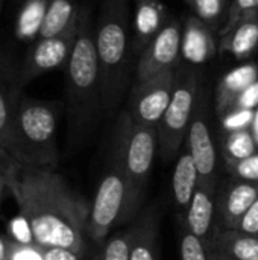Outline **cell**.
Returning a JSON list of instances; mask_svg holds the SVG:
<instances>
[{"mask_svg": "<svg viewBox=\"0 0 258 260\" xmlns=\"http://www.w3.org/2000/svg\"><path fill=\"white\" fill-rule=\"evenodd\" d=\"M65 105L71 143L81 140L102 113L100 69L94 41L91 11L79 14V32L73 52L65 64Z\"/></svg>", "mask_w": 258, "mask_h": 260, "instance_id": "2", "label": "cell"}, {"mask_svg": "<svg viewBox=\"0 0 258 260\" xmlns=\"http://www.w3.org/2000/svg\"><path fill=\"white\" fill-rule=\"evenodd\" d=\"M49 0H21L14 20V37L21 41L32 44L40 38Z\"/></svg>", "mask_w": 258, "mask_h": 260, "instance_id": "19", "label": "cell"}, {"mask_svg": "<svg viewBox=\"0 0 258 260\" xmlns=\"http://www.w3.org/2000/svg\"><path fill=\"white\" fill-rule=\"evenodd\" d=\"M181 260H211V250L199 238L187 232L181 238Z\"/></svg>", "mask_w": 258, "mask_h": 260, "instance_id": "27", "label": "cell"}, {"mask_svg": "<svg viewBox=\"0 0 258 260\" xmlns=\"http://www.w3.org/2000/svg\"><path fill=\"white\" fill-rule=\"evenodd\" d=\"M17 168L18 165L11 158V155L6 151L0 149V201L3 198V193L9 190V183Z\"/></svg>", "mask_w": 258, "mask_h": 260, "instance_id": "32", "label": "cell"}, {"mask_svg": "<svg viewBox=\"0 0 258 260\" xmlns=\"http://www.w3.org/2000/svg\"><path fill=\"white\" fill-rule=\"evenodd\" d=\"M170 15L160 0H135L132 23V52L140 55L167 24Z\"/></svg>", "mask_w": 258, "mask_h": 260, "instance_id": "14", "label": "cell"}, {"mask_svg": "<svg viewBox=\"0 0 258 260\" xmlns=\"http://www.w3.org/2000/svg\"><path fill=\"white\" fill-rule=\"evenodd\" d=\"M78 32L79 17L64 32L53 37L38 38L32 44H29L26 55L20 62V79L23 87H26L29 82L40 78L44 73H49L62 66L65 67L73 52Z\"/></svg>", "mask_w": 258, "mask_h": 260, "instance_id": "8", "label": "cell"}, {"mask_svg": "<svg viewBox=\"0 0 258 260\" xmlns=\"http://www.w3.org/2000/svg\"><path fill=\"white\" fill-rule=\"evenodd\" d=\"M227 0H195L193 11L214 34L220 30V20L225 14Z\"/></svg>", "mask_w": 258, "mask_h": 260, "instance_id": "25", "label": "cell"}, {"mask_svg": "<svg viewBox=\"0 0 258 260\" xmlns=\"http://www.w3.org/2000/svg\"><path fill=\"white\" fill-rule=\"evenodd\" d=\"M186 2H187V3H189L192 8H193V5H195V0H186Z\"/></svg>", "mask_w": 258, "mask_h": 260, "instance_id": "39", "label": "cell"}, {"mask_svg": "<svg viewBox=\"0 0 258 260\" xmlns=\"http://www.w3.org/2000/svg\"><path fill=\"white\" fill-rule=\"evenodd\" d=\"M211 250L233 260H258V236L242 230H225L214 238Z\"/></svg>", "mask_w": 258, "mask_h": 260, "instance_id": "21", "label": "cell"}, {"mask_svg": "<svg viewBox=\"0 0 258 260\" xmlns=\"http://www.w3.org/2000/svg\"><path fill=\"white\" fill-rule=\"evenodd\" d=\"M129 260H158V219L146 213L131 229Z\"/></svg>", "mask_w": 258, "mask_h": 260, "instance_id": "20", "label": "cell"}, {"mask_svg": "<svg viewBox=\"0 0 258 260\" xmlns=\"http://www.w3.org/2000/svg\"><path fill=\"white\" fill-rule=\"evenodd\" d=\"M258 107V81L252 84L245 93L239 98L234 110H254Z\"/></svg>", "mask_w": 258, "mask_h": 260, "instance_id": "35", "label": "cell"}, {"mask_svg": "<svg viewBox=\"0 0 258 260\" xmlns=\"http://www.w3.org/2000/svg\"><path fill=\"white\" fill-rule=\"evenodd\" d=\"M258 81V66L248 62L225 73L216 87V113L219 117L227 116L236 108L239 98Z\"/></svg>", "mask_w": 258, "mask_h": 260, "instance_id": "16", "label": "cell"}, {"mask_svg": "<svg viewBox=\"0 0 258 260\" xmlns=\"http://www.w3.org/2000/svg\"><path fill=\"white\" fill-rule=\"evenodd\" d=\"M141 201L126 177L111 166L102 178L90 206L87 238L96 244H103L111 229L126 222L137 212Z\"/></svg>", "mask_w": 258, "mask_h": 260, "instance_id": "6", "label": "cell"}, {"mask_svg": "<svg viewBox=\"0 0 258 260\" xmlns=\"http://www.w3.org/2000/svg\"><path fill=\"white\" fill-rule=\"evenodd\" d=\"M258 200V183L240 181L231 184L219 201V212L225 230H237L242 218Z\"/></svg>", "mask_w": 258, "mask_h": 260, "instance_id": "17", "label": "cell"}, {"mask_svg": "<svg viewBox=\"0 0 258 260\" xmlns=\"http://www.w3.org/2000/svg\"><path fill=\"white\" fill-rule=\"evenodd\" d=\"M76 2L78 0H49L47 15L40 38L58 35L73 24L81 12V8Z\"/></svg>", "mask_w": 258, "mask_h": 260, "instance_id": "23", "label": "cell"}, {"mask_svg": "<svg viewBox=\"0 0 258 260\" xmlns=\"http://www.w3.org/2000/svg\"><path fill=\"white\" fill-rule=\"evenodd\" d=\"M189 152L196 165L199 178L204 183H216V148L208 122V94L205 87H201L199 99L187 133Z\"/></svg>", "mask_w": 258, "mask_h": 260, "instance_id": "11", "label": "cell"}, {"mask_svg": "<svg viewBox=\"0 0 258 260\" xmlns=\"http://www.w3.org/2000/svg\"><path fill=\"white\" fill-rule=\"evenodd\" d=\"M252 136H254V139H255V142H257L258 145V108L257 111H255L254 122H252Z\"/></svg>", "mask_w": 258, "mask_h": 260, "instance_id": "37", "label": "cell"}, {"mask_svg": "<svg viewBox=\"0 0 258 260\" xmlns=\"http://www.w3.org/2000/svg\"><path fill=\"white\" fill-rule=\"evenodd\" d=\"M251 12H258V0H233L231 6L228 8V14H227V20L224 27L219 30V37L228 34L231 30V27L246 14Z\"/></svg>", "mask_w": 258, "mask_h": 260, "instance_id": "28", "label": "cell"}, {"mask_svg": "<svg viewBox=\"0 0 258 260\" xmlns=\"http://www.w3.org/2000/svg\"><path fill=\"white\" fill-rule=\"evenodd\" d=\"M157 148V126H146L134 122L126 110L119 114L113 131L111 166L126 177L140 198H143L149 181Z\"/></svg>", "mask_w": 258, "mask_h": 260, "instance_id": "5", "label": "cell"}, {"mask_svg": "<svg viewBox=\"0 0 258 260\" xmlns=\"http://www.w3.org/2000/svg\"><path fill=\"white\" fill-rule=\"evenodd\" d=\"M6 260H46L43 248L33 242L23 244L8 239V256Z\"/></svg>", "mask_w": 258, "mask_h": 260, "instance_id": "29", "label": "cell"}, {"mask_svg": "<svg viewBox=\"0 0 258 260\" xmlns=\"http://www.w3.org/2000/svg\"><path fill=\"white\" fill-rule=\"evenodd\" d=\"M202 87L201 75L190 64H181L176 70V81L172 101L157 126L158 146L166 160L176 155L187 139L189 126Z\"/></svg>", "mask_w": 258, "mask_h": 260, "instance_id": "7", "label": "cell"}, {"mask_svg": "<svg viewBox=\"0 0 258 260\" xmlns=\"http://www.w3.org/2000/svg\"><path fill=\"white\" fill-rule=\"evenodd\" d=\"M3 3H5V0H0V15H2V9H3Z\"/></svg>", "mask_w": 258, "mask_h": 260, "instance_id": "40", "label": "cell"}, {"mask_svg": "<svg viewBox=\"0 0 258 260\" xmlns=\"http://www.w3.org/2000/svg\"><path fill=\"white\" fill-rule=\"evenodd\" d=\"M199 181H201L199 172L196 169V165H195L190 152L189 151L182 152L175 165L173 181H172L173 200L178 207L187 210V207L199 186Z\"/></svg>", "mask_w": 258, "mask_h": 260, "instance_id": "22", "label": "cell"}, {"mask_svg": "<svg viewBox=\"0 0 258 260\" xmlns=\"http://www.w3.org/2000/svg\"><path fill=\"white\" fill-rule=\"evenodd\" d=\"M211 260H233V259H230V257L224 256V254H222V253H219V251L211 250Z\"/></svg>", "mask_w": 258, "mask_h": 260, "instance_id": "38", "label": "cell"}, {"mask_svg": "<svg viewBox=\"0 0 258 260\" xmlns=\"http://www.w3.org/2000/svg\"><path fill=\"white\" fill-rule=\"evenodd\" d=\"M181 43L182 24L178 18L170 17L160 34L138 55L134 82H143L167 70H178L182 58Z\"/></svg>", "mask_w": 258, "mask_h": 260, "instance_id": "10", "label": "cell"}, {"mask_svg": "<svg viewBox=\"0 0 258 260\" xmlns=\"http://www.w3.org/2000/svg\"><path fill=\"white\" fill-rule=\"evenodd\" d=\"M129 250L131 230L106 238L97 260H129Z\"/></svg>", "mask_w": 258, "mask_h": 260, "instance_id": "26", "label": "cell"}, {"mask_svg": "<svg viewBox=\"0 0 258 260\" xmlns=\"http://www.w3.org/2000/svg\"><path fill=\"white\" fill-rule=\"evenodd\" d=\"M216 183L199 181V186L187 207L186 222L192 235L199 238L205 245L214 242L213 227H214V213H216V200L214 187Z\"/></svg>", "mask_w": 258, "mask_h": 260, "instance_id": "13", "label": "cell"}, {"mask_svg": "<svg viewBox=\"0 0 258 260\" xmlns=\"http://www.w3.org/2000/svg\"><path fill=\"white\" fill-rule=\"evenodd\" d=\"M176 70H167L143 82H134L128 101V114L134 122L158 126L175 90Z\"/></svg>", "mask_w": 258, "mask_h": 260, "instance_id": "9", "label": "cell"}, {"mask_svg": "<svg viewBox=\"0 0 258 260\" xmlns=\"http://www.w3.org/2000/svg\"><path fill=\"white\" fill-rule=\"evenodd\" d=\"M8 256V239H3L0 236V260H6Z\"/></svg>", "mask_w": 258, "mask_h": 260, "instance_id": "36", "label": "cell"}, {"mask_svg": "<svg viewBox=\"0 0 258 260\" xmlns=\"http://www.w3.org/2000/svg\"><path fill=\"white\" fill-rule=\"evenodd\" d=\"M237 230H242L249 235H257L258 236V200L251 206V209L245 213L242 218Z\"/></svg>", "mask_w": 258, "mask_h": 260, "instance_id": "33", "label": "cell"}, {"mask_svg": "<svg viewBox=\"0 0 258 260\" xmlns=\"http://www.w3.org/2000/svg\"><path fill=\"white\" fill-rule=\"evenodd\" d=\"M216 52L217 46L214 41V32L199 17H187L182 26V59L190 66H199L211 61Z\"/></svg>", "mask_w": 258, "mask_h": 260, "instance_id": "15", "label": "cell"}, {"mask_svg": "<svg viewBox=\"0 0 258 260\" xmlns=\"http://www.w3.org/2000/svg\"><path fill=\"white\" fill-rule=\"evenodd\" d=\"M94 41L100 69L102 113L111 114L119 107L131 76L134 52L128 0L103 2L94 24Z\"/></svg>", "mask_w": 258, "mask_h": 260, "instance_id": "3", "label": "cell"}, {"mask_svg": "<svg viewBox=\"0 0 258 260\" xmlns=\"http://www.w3.org/2000/svg\"><path fill=\"white\" fill-rule=\"evenodd\" d=\"M46 260H81L82 254L68 250V248H59V247H41Z\"/></svg>", "mask_w": 258, "mask_h": 260, "instance_id": "34", "label": "cell"}, {"mask_svg": "<svg viewBox=\"0 0 258 260\" xmlns=\"http://www.w3.org/2000/svg\"><path fill=\"white\" fill-rule=\"evenodd\" d=\"M227 165L228 169L243 181L258 183V154L239 161H227Z\"/></svg>", "mask_w": 258, "mask_h": 260, "instance_id": "30", "label": "cell"}, {"mask_svg": "<svg viewBox=\"0 0 258 260\" xmlns=\"http://www.w3.org/2000/svg\"><path fill=\"white\" fill-rule=\"evenodd\" d=\"M61 110L59 101L21 96L6 151L20 168L55 169L58 166L56 129Z\"/></svg>", "mask_w": 258, "mask_h": 260, "instance_id": "4", "label": "cell"}, {"mask_svg": "<svg viewBox=\"0 0 258 260\" xmlns=\"http://www.w3.org/2000/svg\"><path fill=\"white\" fill-rule=\"evenodd\" d=\"M255 117L254 110H233L227 116L222 117V125L227 131H240V129H248L252 126Z\"/></svg>", "mask_w": 258, "mask_h": 260, "instance_id": "31", "label": "cell"}, {"mask_svg": "<svg viewBox=\"0 0 258 260\" xmlns=\"http://www.w3.org/2000/svg\"><path fill=\"white\" fill-rule=\"evenodd\" d=\"M21 216L40 247L68 248L84 256L90 206L55 169L17 168L9 183Z\"/></svg>", "mask_w": 258, "mask_h": 260, "instance_id": "1", "label": "cell"}, {"mask_svg": "<svg viewBox=\"0 0 258 260\" xmlns=\"http://www.w3.org/2000/svg\"><path fill=\"white\" fill-rule=\"evenodd\" d=\"M257 151V142L249 129L233 131L225 140V158L227 161H239L254 155Z\"/></svg>", "mask_w": 258, "mask_h": 260, "instance_id": "24", "label": "cell"}, {"mask_svg": "<svg viewBox=\"0 0 258 260\" xmlns=\"http://www.w3.org/2000/svg\"><path fill=\"white\" fill-rule=\"evenodd\" d=\"M258 46V12L242 17L228 34L220 37L217 50L233 55L236 59H248Z\"/></svg>", "mask_w": 258, "mask_h": 260, "instance_id": "18", "label": "cell"}, {"mask_svg": "<svg viewBox=\"0 0 258 260\" xmlns=\"http://www.w3.org/2000/svg\"><path fill=\"white\" fill-rule=\"evenodd\" d=\"M20 62L0 46V149L8 151L17 105L23 96Z\"/></svg>", "mask_w": 258, "mask_h": 260, "instance_id": "12", "label": "cell"}]
</instances>
